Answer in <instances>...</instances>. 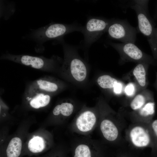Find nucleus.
<instances>
[{"label": "nucleus", "mask_w": 157, "mask_h": 157, "mask_svg": "<svg viewBox=\"0 0 157 157\" xmlns=\"http://www.w3.org/2000/svg\"><path fill=\"white\" fill-rule=\"evenodd\" d=\"M84 26L76 23L66 24L52 23L43 27L33 30L29 35L30 38L41 45L50 40L60 41L65 35L74 31L82 33Z\"/></svg>", "instance_id": "1"}, {"label": "nucleus", "mask_w": 157, "mask_h": 157, "mask_svg": "<svg viewBox=\"0 0 157 157\" xmlns=\"http://www.w3.org/2000/svg\"><path fill=\"white\" fill-rule=\"evenodd\" d=\"M131 7L136 13L140 32L147 37L154 57L157 60V28H155L148 17L147 10L135 3Z\"/></svg>", "instance_id": "2"}, {"label": "nucleus", "mask_w": 157, "mask_h": 157, "mask_svg": "<svg viewBox=\"0 0 157 157\" xmlns=\"http://www.w3.org/2000/svg\"><path fill=\"white\" fill-rule=\"evenodd\" d=\"M114 19L91 17L88 20L82 33L84 36L83 45L88 47L95 42L107 29Z\"/></svg>", "instance_id": "3"}, {"label": "nucleus", "mask_w": 157, "mask_h": 157, "mask_svg": "<svg viewBox=\"0 0 157 157\" xmlns=\"http://www.w3.org/2000/svg\"><path fill=\"white\" fill-rule=\"evenodd\" d=\"M127 137L131 144L138 148H154V142L149 123L138 122L129 128Z\"/></svg>", "instance_id": "4"}, {"label": "nucleus", "mask_w": 157, "mask_h": 157, "mask_svg": "<svg viewBox=\"0 0 157 157\" xmlns=\"http://www.w3.org/2000/svg\"><path fill=\"white\" fill-rule=\"evenodd\" d=\"M107 32L109 38L123 43H135L136 38V29L125 20L114 19Z\"/></svg>", "instance_id": "5"}, {"label": "nucleus", "mask_w": 157, "mask_h": 157, "mask_svg": "<svg viewBox=\"0 0 157 157\" xmlns=\"http://www.w3.org/2000/svg\"><path fill=\"white\" fill-rule=\"evenodd\" d=\"M108 43L118 52L121 58L124 60L139 62L149 64H151L154 61L151 57L143 53L134 43L109 42Z\"/></svg>", "instance_id": "6"}, {"label": "nucleus", "mask_w": 157, "mask_h": 157, "mask_svg": "<svg viewBox=\"0 0 157 157\" xmlns=\"http://www.w3.org/2000/svg\"><path fill=\"white\" fill-rule=\"evenodd\" d=\"M1 58L40 69H45L50 67L54 63L53 59L26 55H14L8 53L3 55Z\"/></svg>", "instance_id": "7"}, {"label": "nucleus", "mask_w": 157, "mask_h": 157, "mask_svg": "<svg viewBox=\"0 0 157 157\" xmlns=\"http://www.w3.org/2000/svg\"><path fill=\"white\" fill-rule=\"evenodd\" d=\"M97 121V117L93 112L89 110L85 111L74 121V130L80 133L87 134L94 128Z\"/></svg>", "instance_id": "8"}, {"label": "nucleus", "mask_w": 157, "mask_h": 157, "mask_svg": "<svg viewBox=\"0 0 157 157\" xmlns=\"http://www.w3.org/2000/svg\"><path fill=\"white\" fill-rule=\"evenodd\" d=\"M99 128L102 135L107 141L116 142L119 136L118 126L114 120L106 117L100 120Z\"/></svg>", "instance_id": "9"}, {"label": "nucleus", "mask_w": 157, "mask_h": 157, "mask_svg": "<svg viewBox=\"0 0 157 157\" xmlns=\"http://www.w3.org/2000/svg\"><path fill=\"white\" fill-rule=\"evenodd\" d=\"M28 95L30 106L36 109L47 106L51 100L50 96L46 92L31 88Z\"/></svg>", "instance_id": "10"}, {"label": "nucleus", "mask_w": 157, "mask_h": 157, "mask_svg": "<svg viewBox=\"0 0 157 157\" xmlns=\"http://www.w3.org/2000/svg\"><path fill=\"white\" fill-rule=\"evenodd\" d=\"M68 60L71 72L73 77L76 81H82L87 76V69L85 65L81 59L75 56Z\"/></svg>", "instance_id": "11"}, {"label": "nucleus", "mask_w": 157, "mask_h": 157, "mask_svg": "<svg viewBox=\"0 0 157 157\" xmlns=\"http://www.w3.org/2000/svg\"><path fill=\"white\" fill-rule=\"evenodd\" d=\"M155 104L154 99L149 101L140 109L135 112L138 122L150 123L153 120L155 113Z\"/></svg>", "instance_id": "12"}, {"label": "nucleus", "mask_w": 157, "mask_h": 157, "mask_svg": "<svg viewBox=\"0 0 157 157\" xmlns=\"http://www.w3.org/2000/svg\"><path fill=\"white\" fill-rule=\"evenodd\" d=\"M148 64L143 62L139 63L133 70V74L137 83L142 88H144L147 85L146 67Z\"/></svg>", "instance_id": "13"}, {"label": "nucleus", "mask_w": 157, "mask_h": 157, "mask_svg": "<svg viewBox=\"0 0 157 157\" xmlns=\"http://www.w3.org/2000/svg\"><path fill=\"white\" fill-rule=\"evenodd\" d=\"M153 96L151 92H147L144 95L140 93L136 95L131 101L130 107L134 111H136L142 108L149 100L153 99Z\"/></svg>", "instance_id": "14"}, {"label": "nucleus", "mask_w": 157, "mask_h": 157, "mask_svg": "<svg viewBox=\"0 0 157 157\" xmlns=\"http://www.w3.org/2000/svg\"><path fill=\"white\" fill-rule=\"evenodd\" d=\"M30 88L46 93L56 92L58 90V86L54 83L40 79L35 81Z\"/></svg>", "instance_id": "15"}, {"label": "nucleus", "mask_w": 157, "mask_h": 157, "mask_svg": "<svg viewBox=\"0 0 157 157\" xmlns=\"http://www.w3.org/2000/svg\"><path fill=\"white\" fill-rule=\"evenodd\" d=\"M22 148V141L17 137L12 138L9 142L6 150L7 157H19Z\"/></svg>", "instance_id": "16"}, {"label": "nucleus", "mask_w": 157, "mask_h": 157, "mask_svg": "<svg viewBox=\"0 0 157 157\" xmlns=\"http://www.w3.org/2000/svg\"><path fill=\"white\" fill-rule=\"evenodd\" d=\"M74 109V107L72 104L64 102L56 106L53 110V113L55 116L61 115L63 116L68 117L72 114Z\"/></svg>", "instance_id": "17"}, {"label": "nucleus", "mask_w": 157, "mask_h": 157, "mask_svg": "<svg viewBox=\"0 0 157 157\" xmlns=\"http://www.w3.org/2000/svg\"><path fill=\"white\" fill-rule=\"evenodd\" d=\"M28 148L29 151L33 153L41 152L45 148V143L43 139L39 136L33 137L29 141Z\"/></svg>", "instance_id": "18"}, {"label": "nucleus", "mask_w": 157, "mask_h": 157, "mask_svg": "<svg viewBox=\"0 0 157 157\" xmlns=\"http://www.w3.org/2000/svg\"><path fill=\"white\" fill-rule=\"evenodd\" d=\"M117 80L110 76L104 75L100 76L97 79L99 85L104 89L113 88Z\"/></svg>", "instance_id": "19"}, {"label": "nucleus", "mask_w": 157, "mask_h": 157, "mask_svg": "<svg viewBox=\"0 0 157 157\" xmlns=\"http://www.w3.org/2000/svg\"><path fill=\"white\" fill-rule=\"evenodd\" d=\"M86 143H80L76 147L74 157H91L90 147Z\"/></svg>", "instance_id": "20"}, {"label": "nucleus", "mask_w": 157, "mask_h": 157, "mask_svg": "<svg viewBox=\"0 0 157 157\" xmlns=\"http://www.w3.org/2000/svg\"><path fill=\"white\" fill-rule=\"evenodd\" d=\"M154 142V149H157V119L153 120L150 123Z\"/></svg>", "instance_id": "21"}, {"label": "nucleus", "mask_w": 157, "mask_h": 157, "mask_svg": "<svg viewBox=\"0 0 157 157\" xmlns=\"http://www.w3.org/2000/svg\"><path fill=\"white\" fill-rule=\"evenodd\" d=\"M135 88L134 85L132 83H128L126 86L125 92L128 96H132L134 93Z\"/></svg>", "instance_id": "22"}, {"label": "nucleus", "mask_w": 157, "mask_h": 157, "mask_svg": "<svg viewBox=\"0 0 157 157\" xmlns=\"http://www.w3.org/2000/svg\"><path fill=\"white\" fill-rule=\"evenodd\" d=\"M122 84L118 82L115 85L113 88V91L116 94H120L122 92Z\"/></svg>", "instance_id": "23"}, {"label": "nucleus", "mask_w": 157, "mask_h": 157, "mask_svg": "<svg viewBox=\"0 0 157 157\" xmlns=\"http://www.w3.org/2000/svg\"><path fill=\"white\" fill-rule=\"evenodd\" d=\"M155 87L156 88V90H157V78H156V82L155 83Z\"/></svg>", "instance_id": "24"}, {"label": "nucleus", "mask_w": 157, "mask_h": 157, "mask_svg": "<svg viewBox=\"0 0 157 157\" xmlns=\"http://www.w3.org/2000/svg\"><path fill=\"white\" fill-rule=\"evenodd\" d=\"M156 16L157 17V8L156 9Z\"/></svg>", "instance_id": "25"}]
</instances>
